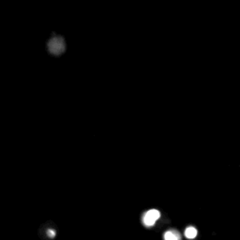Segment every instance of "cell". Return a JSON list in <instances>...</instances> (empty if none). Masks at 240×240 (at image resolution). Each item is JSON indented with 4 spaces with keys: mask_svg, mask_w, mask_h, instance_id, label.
I'll return each instance as SVG.
<instances>
[{
    "mask_svg": "<svg viewBox=\"0 0 240 240\" xmlns=\"http://www.w3.org/2000/svg\"><path fill=\"white\" fill-rule=\"evenodd\" d=\"M161 217V213L159 210L151 209L148 210L143 217V223L145 227H152L156 223V221Z\"/></svg>",
    "mask_w": 240,
    "mask_h": 240,
    "instance_id": "obj_1",
    "label": "cell"
},
{
    "mask_svg": "<svg viewBox=\"0 0 240 240\" xmlns=\"http://www.w3.org/2000/svg\"><path fill=\"white\" fill-rule=\"evenodd\" d=\"M164 240H181V236L177 230L172 229L164 233Z\"/></svg>",
    "mask_w": 240,
    "mask_h": 240,
    "instance_id": "obj_2",
    "label": "cell"
},
{
    "mask_svg": "<svg viewBox=\"0 0 240 240\" xmlns=\"http://www.w3.org/2000/svg\"><path fill=\"white\" fill-rule=\"evenodd\" d=\"M197 229L195 227L189 226L185 230V236H186L188 239H194V238L197 236Z\"/></svg>",
    "mask_w": 240,
    "mask_h": 240,
    "instance_id": "obj_3",
    "label": "cell"
},
{
    "mask_svg": "<svg viewBox=\"0 0 240 240\" xmlns=\"http://www.w3.org/2000/svg\"><path fill=\"white\" fill-rule=\"evenodd\" d=\"M47 235H48V236H49V237L54 238V236H56V231H54V230L50 229V230H48V232H47Z\"/></svg>",
    "mask_w": 240,
    "mask_h": 240,
    "instance_id": "obj_4",
    "label": "cell"
}]
</instances>
